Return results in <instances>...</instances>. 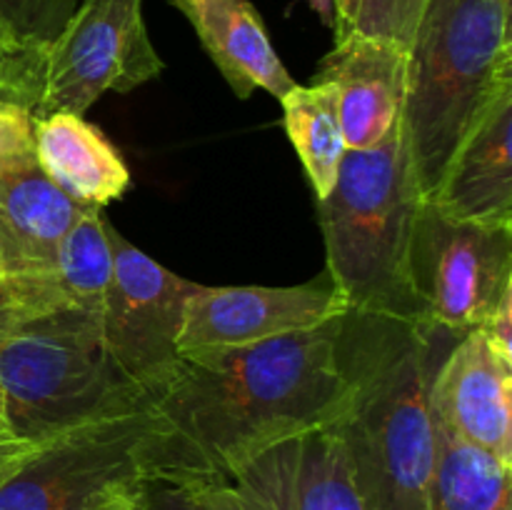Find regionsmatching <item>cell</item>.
Returning <instances> with one entry per match:
<instances>
[{
    "label": "cell",
    "instance_id": "6da1fadb",
    "mask_svg": "<svg viewBox=\"0 0 512 510\" xmlns=\"http://www.w3.org/2000/svg\"><path fill=\"white\" fill-rule=\"evenodd\" d=\"M340 318L258 345L180 355L150 400L158 418L150 475L225 478L268 445L338 423L350 398Z\"/></svg>",
    "mask_w": 512,
    "mask_h": 510
},
{
    "label": "cell",
    "instance_id": "7a4b0ae2",
    "mask_svg": "<svg viewBox=\"0 0 512 510\" xmlns=\"http://www.w3.org/2000/svg\"><path fill=\"white\" fill-rule=\"evenodd\" d=\"M453 335L383 313L340 318L338 358L350 398L335 423L363 510H428L438 458L430 378Z\"/></svg>",
    "mask_w": 512,
    "mask_h": 510
},
{
    "label": "cell",
    "instance_id": "3957f363",
    "mask_svg": "<svg viewBox=\"0 0 512 510\" xmlns=\"http://www.w3.org/2000/svg\"><path fill=\"white\" fill-rule=\"evenodd\" d=\"M512 0H425L408 48L403 135L423 198L455 150L512 90Z\"/></svg>",
    "mask_w": 512,
    "mask_h": 510
},
{
    "label": "cell",
    "instance_id": "277c9868",
    "mask_svg": "<svg viewBox=\"0 0 512 510\" xmlns=\"http://www.w3.org/2000/svg\"><path fill=\"white\" fill-rule=\"evenodd\" d=\"M423 193L410 163L403 123L383 143L348 150L333 190L318 205L325 270L350 310L413 320L408 250Z\"/></svg>",
    "mask_w": 512,
    "mask_h": 510
},
{
    "label": "cell",
    "instance_id": "5b68a950",
    "mask_svg": "<svg viewBox=\"0 0 512 510\" xmlns=\"http://www.w3.org/2000/svg\"><path fill=\"white\" fill-rule=\"evenodd\" d=\"M143 405L110 365L93 310L0 323V418L15 438L43 443Z\"/></svg>",
    "mask_w": 512,
    "mask_h": 510
},
{
    "label": "cell",
    "instance_id": "8992f818",
    "mask_svg": "<svg viewBox=\"0 0 512 510\" xmlns=\"http://www.w3.org/2000/svg\"><path fill=\"white\" fill-rule=\"evenodd\" d=\"M153 408L90 420L45 440L0 480V510H105L150 475Z\"/></svg>",
    "mask_w": 512,
    "mask_h": 510
},
{
    "label": "cell",
    "instance_id": "52a82bcc",
    "mask_svg": "<svg viewBox=\"0 0 512 510\" xmlns=\"http://www.w3.org/2000/svg\"><path fill=\"white\" fill-rule=\"evenodd\" d=\"M408 285L418 323L453 338L483 328L512 290V223L453 218L423 200L410 235Z\"/></svg>",
    "mask_w": 512,
    "mask_h": 510
},
{
    "label": "cell",
    "instance_id": "ba28073f",
    "mask_svg": "<svg viewBox=\"0 0 512 510\" xmlns=\"http://www.w3.org/2000/svg\"><path fill=\"white\" fill-rule=\"evenodd\" d=\"M110 268L100 305V338L110 365L130 390L150 400L178 368L185 300L198 283L173 273L108 223Z\"/></svg>",
    "mask_w": 512,
    "mask_h": 510
},
{
    "label": "cell",
    "instance_id": "9c48e42d",
    "mask_svg": "<svg viewBox=\"0 0 512 510\" xmlns=\"http://www.w3.org/2000/svg\"><path fill=\"white\" fill-rule=\"evenodd\" d=\"M143 0H80L45 50L43 95L35 115H83L105 93H130L163 73Z\"/></svg>",
    "mask_w": 512,
    "mask_h": 510
},
{
    "label": "cell",
    "instance_id": "30bf717a",
    "mask_svg": "<svg viewBox=\"0 0 512 510\" xmlns=\"http://www.w3.org/2000/svg\"><path fill=\"white\" fill-rule=\"evenodd\" d=\"M350 310L348 298L323 270L298 285H200L183 308L178 353L245 348L323 328Z\"/></svg>",
    "mask_w": 512,
    "mask_h": 510
},
{
    "label": "cell",
    "instance_id": "8fae6325",
    "mask_svg": "<svg viewBox=\"0 0 512 510\" xmlns=\"http://www.w3.org/2000/svg\"><path fill=\"white\" fill-rule=\"evenodd\" d=\"M223 480L248 510H363L335 425L268 445Z\"/></svg>",
    "mask_w": 512,
    "mask_h": 510
},
{
    "label": "cell",
    "instance_id": "7c38bea8",
    "mask_svg": "<svg viewBox=\"0 0 512 510\" xmlns=\"http://www.w3.org/2000/svg\"><path fill=\"white\" fill-rule=\"evenodd\" d=\"M430 408L460 440L512 468V363L475 328L450 343L430 378Z\"/></svg>",
    "mask_w": 512,
    "mask_h": 510
},
{
    "label": "cell",
    "instance_id": "4fadbf2b",
    "mask_svg": "<svg viewBox=\"0 0 512 510\" xmlns=\"http://www.w3.org/2000/svg\"><path fill=\"white\" fill-rule=\"evenodd\" d=\"M315 83L338 95V115L348 150L383 143L400 123L408 93V50L388 40L350 33L320 60Z\"/></svg>",
    "mask_w": 512,
    "mask_h": 510
},
{
    "label": "cell",
    "instance_id": "5bb4252c",
    "mask_svg": "<svg viewBox=\"0 0 512 510\" xmlns=\"http://www.w3.org/2000/svg\"><path fill=\"white\" fill-rule=\"evenodd\" d=\"M88 210L63 193L35 160L33 148L0 155V268H50L65 235Z\"/></svg>",
    "mask_w": 512,
    "mask_h": 510
},
{
    "label": "cell",
    "instance_id": "9a60e30c",
    "mask_svg": "<svg viewBox=\"0 0 512 510\" xmlns=\"http://www.w3.org/2000/svg\"><path fill=\"white\" fill-rule=\"evenodd\" d=\"M185 15L200 45L240 100L255 90L283 98L295 85L253 0H168Z\"/></svg>",
    "mask_w": 512,
    "mask_h": 510
},
{
    "label": "cell",
    "instance_id": "2e32d148",
    "mask_svg": "<svg viewBox=\"0 0 512 510\" xmlns=\"http://www.w3.org/2000/svg\"><path fill=\"white\" fill-rule=\"evenodd\" d=\"M428 200L453 218L512 223V90L465 135Z\"/></svg>",
    "mask_w": 512,
    "mask_h": 510
},
{
    "label": "cell",
    "instance_id": "e0dca14e",
    "mask_svg": "<svg viewBox=\"0 0 512 510\" xmlns=\"http://www.w3.org/2000/svg\"><path fill=\"white\" fill-rule=\"evenodd\" d=\"M33 155L43 173L85 208L103 210L130 185V170L115 145L83 115H35Z\"/></svg>",
    "mask_w": 512,
    "mask_h": 510
},
{
    "label": "cell",
    "instance_id": "ac0fdd59",
    "mask_svg": "<svg viewBox=\"0 0 512 510\" xmlns=\"http://www.w3.org/2000/svg\"><path fill=\"white\" fill-rule=\"evenodd\" d=\"M283 128L303 163L315 200H323L338 180L348 145L338 115V95L328 83H295L280 98Z\"/></svg>",
    "mask_w": 512,
    "mask_h": 510
},
{
    "label": "cell",
    "instance_id": "d6986e66",
    "mask_svg": "<svg viewBox=\"0 0 512 510\" xmlns=\"http://www.w3.org/2000/svg\"><path fill=\"white\" fill-rule=\"evenodd\" d=\"M438 458L428 510H512V468L435 420Z\"/></svg>",
    "mask_w": 512,
    "mask_h": 510
},
{
    "label": "cell",
    "instance_id": "ffe728a7",
    "mask_svg": "<svg viewBox=\"0 0 512 510\" xmlns=\"http://www.w3.org/2000/svg\"><path fill=\"white\" fill-rule=\"evenodd\" d=\"M135 510H248L223 478L148 475L133 495Z\"/></svg>",
    "mask_w": 512,
    "mask_h": 510
},
{
    "label": "cell",
    "instance_id": "44dd1931",
    "mask_svg": "<svg viewBox=\"0 0 512 510\" xmlns=\"http://www.w3.org/2000/svg\"><path fill=\"white\" fill-rule=\"evenodd\" d=\"M80 0H0V28L28 48L48 50Z\"/></svg>",
    "mask_w": 512,
    "mask_h": 510
},
{
    "label": "cell",
    "instance_id": "7402d4cb",
    "mask_svg": "<svg viewBox=\"0 0 512 510\" xmlns=\"http://www.w3.org/2000/svg\"><path fill=\"white\" fill-rule=\"evenodd\" d=\"M43 73L45 50L20 45L0 28V103L33 115L43 95Z\"/></svg>",
    "mask_w": 512,
    "mask_h": 510
},
{
    "label": "cell",
    "instance_id": "603a6c76",
    "mask_svg": "<svg viewBox=\"0 0 512 510\" xmlns=\"http://www.w3.org/2000/svg\"><path fill=\"white\" fill-rule=\"evenodd\" d=\"M423 8L425 0H360L353 33L388 40L408 50Z\"/></svg>",
    "mask_w": 512,
    "mask_h": 510
},
{
    "label": "cell",
    "instance_id": "cb8c5ba5",
    "mask_svg": "<svg viewBox=\"0 0 512 510\" xmlns=\"http://www.w3.org/2000/svg\"><path fill=\"white\" fill-rule=\"evenodd\" d=\"M33 148V115L18 105L0 103V155Z\"/></svg>",
    "mask_w": 512,
    "mask_h": 510
},
{
    "label": "cell",
    "instance_id": "d4e9b609",
    "mask_svg": "<svg viewBox=\"0 0 512 510\" xmlns=\"http://www.w3.org/2000/svg\"><path fill=\"white\" fill-rule=\"evenodd\" d=\"M480 330H485L490 345H493L505 360L512 363V290H508V293L498 300L495 310L490 313L488 323Z\"/></svg>",
    "mask_w": 512,
    "mask_h": 510
},
{
    "label": "cell",
    "instance_id": "484cf974",
    "mask_svg": "<svg viewBox=\"0 0 512 510\" xmlns=\"http://www.w3.org/2000/svg\"><path fill=\"white\" fill-rule=\"evenodd\" d=\"M45 443V440H43ZM43 443H33V440H20L15 438V435H8V438H0V480L5 478V475L13 473L15 468H18L20 463H23L25 458H28L30 453H33L38 445Z\"/></svg>",
    "mask_w": 512,
    "mask_h": 510
},
{
    "label": "cell",
    "instance_id": "4316f807",
    "mask_svg": "<svg viewBox=\"0 0 512 510\" xmlns=\"http://www.w3.org/2000/svg\"><path fill=\"white\" fill-rule=\"evenodd\" d=\"M360 0H335V40H343L345 35L353 33L355 18H358Z\"/></svg>",
    "mask_w": 512,
    "mask_h": 510
},
{
    "label": "cell",
    "instance_id": "83f0119b",
    "mask_svg": "<svg viewBox=\"0 0 512 510\" xmlns=\"http://www.w3.org/2000/svg\"><path fill=\"white\" fill-rule=\"evenodd\" d=\"M305 3L323 20V25H328L330 30L335 28V0H305Z\"/></svg>",
    "mask_w": 512,
    "mask_h": 510
},
{
    "label": "cell",
    "instance_id": "f1b7e54d",
    "mask_svg": "<svg viewBox=\"0 0 512 510\" xmlns=\"http://www.w3.org/2000/svg\"><path fill=\"white\" fill-rule=\"evenodd\" d=\"M135 490H138V488H135ZM130 498H133V495H128V498L118 500V503H115V505H110V508H105V510H123V505H125V503H128V500H130Z\"/></svg>",
    "mask_w": 512,
    "mask_h": 510
},
{
    "label": "cell",
    "instance_id": "f546056e",
    "mask_svg": "<svg viewBox=\"0 0 512 510\" xmlns=\"http://www.w3.org/2000/svg\"><path fill=\"white\" fill-rule=\"evenodd\" d=\"M133 495H135V493H133ZM123 510H135V505H133V498H130V500H128V503H125V505H123Z\"/></svg>",
    "mask_w": 512,
    "mask_h": 510
},
{
    "label": "cell",
    "instance_id": "4dcf8cb0",
    "mask_svg": "<svg viewBox=\"0 0 512 510\" xmlns=\"http://www.w3.org/2000/svg\"><path fill=\"white\" fill-rule=\"evenodd\" d=\"M8 435H10V433H8V430H5V428H3V425H0V438H8Z\"/></svg>",
    "mask_w": 512,
    "mask_h": 510
},
{
    "label": "cell",
    "instance_id": "1f68e13d",
    "mask_svg": "<svg viewBox=\"0 0 512 510\" xmlns=\"http://www.w3.org/2000/svg\"><path fill=\"white\" fill-rule=\"evenodd\" d=\"M0 275H3V268H0Z\"/></svg>",
    "mask_w": 512,
    "mask_h": 510
}]
</instances>
